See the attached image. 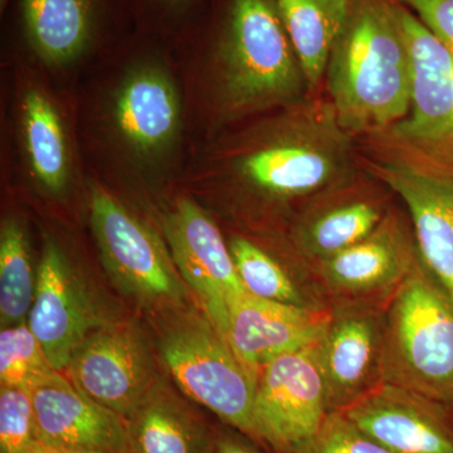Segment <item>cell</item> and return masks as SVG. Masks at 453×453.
I'll return each mask as SVG.
<instances>
[{
	"label": "cell",
	"instance_id": "obj_10",
	"mask_svg": "<svg viewBox=\"0 0 453 453\" xmlns=\"http://www.w3.org/2000/svg\"><path fill=\"white\" fill-rule=\"evenodd\" d=\"M77 388L122 419L162 380L145 334L134 323H107L74 351L64 372Z\"/></svg>",
	"mask_w": 453,
	"mask_h": 453
},
{
	"label": "cell",
	"instance_id": "obj_27",
	"mask_svg": "<svg viewBox=\"0 0 453 453\" xmlns=\"http://www.w3.org/2000/svg\"><path fill=\"white\" fill-rule=\"evenodd\" d=\"M37 442L31 392L0 386V453H28Z\"/></svg>",
	"mask_w": 453,
	"mask_h": 453
},
{
	"label": "cell",
	"instance_id": "obj_21",
	"mask_svg": "<svg viewBox=\"0 0 453 453\" xmlns=\"http://www.w3.org/2000/svg\"><path fill=\"white\" fill-rule=\"evenodd\" d=\"M308 88L324 79L336 37L347 19L350 0H275Z\"/></svg>",
	"mask_w": 453,
	"mask_h": 453
},
{
	"label": "cell",
	"instance_id": "obj_20",
	"mask_svg": "<svg viewBox=\"0 0 453 453\" xmlns=\"http://www.w3.org/2000/svg\"><path fill=\"white\" fill-rule=\"evenodd\" d=\"M115 121L122 138L142 154H157L172 142L179 125L174 86L155 68L130 74L115 101Z\"/></svg>",
	"mask_w": 453,
	"mask_h": 453
},
{
	"label": "cell",
	"instance_id": "obj_32",
	"mask_svg": "<svg viewBox=\"0 0 453 453\" xmlns=\"http://www.w3.org/2000/svg\"><path fill=\"white\" fill-rule=\"evenodd\" d=\"M452 413H453V408H452Z\"/></svg>",
	"mask_w": 453,
	"mask_h": 453
},
{
	"label": "cell",
	"instance_id": "obj_25",
	"mask_svg": "<svg viewBox=\"0 0 453 453\" xmlns=\"http://www.w3.org/2000/svg\"><path fill=\"white\" fill-rule=\"evenodd\" d=\"M37 270L23 226L17 219L3 222L0 231V326L27 323L35 300Z\"/></svg>",
	"mask_w": 453,
	"mask_h": 453
},
{
	"label": "cell",
	"instance_id": "obj_9",
	"mask_svg": "<svg viewBox=\"0 0 453 453\" xmlns=\"http://www.w3.org/2000/svg\"><path fill=\"white\" fill-rule=\"evenodd\" d=\"M315 344L276 357L259 369L253 434L256 443L275 453L294 452L330 413Z\"/></svg>",
	"mask_w": 453,
	"mask_h": 453
},
{
	"label": "cell",
	"instance_id": "obj_30",
	"mask_svg": "<svg viewBox=\"0 0 453 453\" xmlns=\"http://www.w3.org/2000/svg\"><path fill=\"white\" fill-rule=\"evenodd\" d=\"M205 453H262L258 443L231 426L211 428Z\"/></svg>",
	"mask_w": 453,
	"mask_h": 453
},
{
	"label": "cell",
	"instance_id": "obj_8",
	"mask_svg": "<svg viewBox=\"0 0 453 453\" xmlns=\"http://www.w3.org/2000/svg\"><path fill=\"white\" fill-rule=\"evenodd\" d=\"M419 258L412 223L388 211L365 240L312 265V273L330 308L387 309Z\"/></svg>",
	"mask_w": 453,
	"mask_h": 453
},
{
	"label": "cell",
	"instance_id": "obj_11",
	"mask_svg": "<svg viewBox=\"0 0 453 453\" xmlns=\"http://www.w3.org/2000/svg\"><path fill=\"white\" fill-rule=\"evenodd\" d=\"M387 309L332 308L315 353L329 412H342L383 383Z\"/></svg>",
	"mask_w": 453,
	"mask_h": 453
},
{
	"label": "cell",
	"instance_id": "obj_1",
	"mask_svg": "<svg viewBox=\"0 0 453 453\" xmlns=\"http://www.w3.org/2000/svg\"><path fill=\"white\" fill-rule=\"evenodd\" d=\"M324 77L334 115L348 135L381 134L405 118L412 62L396 2L350 0Z\"/></svg>",
	"mask_w": 453,
	"mask_h": 453
},
{
	"label": "cell",
	"instance_id": "obj_13",
	"mask_svg": "<svg viewBox=\"0 0 453 453\" xmlns=\"http://www.w3.org/2000/svg\"><path fill=\"white\" fill-rule=\"evenodd\" d=\"M27 323L58 372L65 371L89 334L107 324L85 283L52 238L44 240Z\"/></svg>",
	"mask_w": 453,
	"mask_h": 453
},
{
	"label": "cell",
	"instance_id": "obj_14",
	"mask_svg": "<svg viewBox=\"0 0 453 453\" xmlns=\"http://www.w3.org/2000/svg\"><path fill=\"white\" fill-rule=\"evenodd\" d=\"M393 453H453L452 408L395 384H380L342 412Z\"/></svg>",
	"mask_w": 453,
	"mask_h": 453
},
{
	"label": "cell",
	"instance_id": "obj_22",
	"mask_svg": "<svg viewBox=\"0 0 453 453\" xmlns=\"http://www.w3.org/2000/svg\"><path fill=\"white\" fill-rule=\"evenodd\" d=\"M33 49L52 65L73 61L88 46L94 27L92 0H23Z\"/></svg>",
	"mask_w": 453,
	"mask_h": 453
},
{
	"label": "cell",
	"instance_id": "obj_6",
	"mask_svg": "<svg viewBox=\"0 0 453 453\" xmlns=\"http://www.w3.org/2000/svg\"><path fill=\"white\" fill-rule=\"evenodd\" d=\"M350 138L339 127L330 104L325 109L308 107L291 135L244 157L241 173L275 198H316L344 177Z\"/></svg>",
	"mask_w": 453,
	"mask_h": 453
},
{
	"label": "cell",
	"instance_id": "obj_4",
	"mask_svg": "<svg viewBox=\"0 0 453 453\" xmlns=\"http://www.w3.org/2000/svg\"><path fill=\"white\" fill-rule=\"evenodd\" d=\"M412 62L411 105L384 131L395 160L453 177V56L410 9L396 2Z\"/></svg>",
	"mask_w": 453,
	"mask_h": 453
},
{
	"label": "cell",
	"instance_id": "obj_15",
	"mask_svg": "<svg viewBox=\"0 0 453 453\" xmlns=\"http://www.w3.org/2000/svg\"><path fill=\"white\" fill-rule=\"evenodd\" d=\"M330 316L332 309L300 308L244 291L229 300L226 339L257 378L276 357L315 344Z\"/></svg>",
	"mask_w": 453,
	"mask_h": 453
},
{
	"label": "cell",
	"instance_id": "obj_2",
	"mask_svg": "<svg viewBox=\"0 0 453 453\" xmlns=\"http://www.w3.org/2000/svg\"><path fill=\"white\" fill-rule=\"evenodd\" d=\"M383 377L453 408V300L422 258L387 308Z\"/></svg>",
	"mask_w": 453,
	"mask_h": 453
},
{
	"label": "cell",
	"instance_id": "obj_3",
	"mask_svg": "<svg viewBox=\"0 0 453 453\" xmlns=\"http://www.w3.org/2000/svg\"><path fill=\"white\" fill-rule=\"evenodd\" d=\"M160 357L179 390L255 441L256 380L204 312H177L164 325Z\"/></svg>",
	"mask_w": 453,
	"mask_h": 453
},
{
	"label": "cell",
	"instance_id": "obj_26",
	"mask_svg": "<svg viewBox=\"0 0 453 453\" xmlns=\"http://www.w3.org/2000/svg\"><path fill=\"white\" fill-rule=\"evenodd\" d=\"M56 369L28 323L0 332V386L31 389Z\"/></svg>",
	"mask_w": 453,
	"mask_h": 453
},
{
	"label": "cell",
	"instance_id": "obj_28",
	"mask_svg": "<svg viewBox=\"0 0 453 453\" xmlns=\"http://www.w3.org/2000/svg\"><path fill=\"white\" fill-rule=\"evenodd\" d=\"M292 453H393L356 427L344 414L330 412L314 436Z\"/></svg>",
	"mask_w": 453,
	"mask_h": 453
},
{
	"label": "cell",
	"instance_id": "obj_17",
	"mask_svg": "<svg viewBox=\"0 0 453 453\" xmlns=\"http://www.w3.org/2000/svg\"><path fill=\"white\" fill-rule=\"evenodd\" d=\"M372 173L407 205L419 256L453 300V177L395 159Z\"/></svg>",
	"mask_w": 453,
	"mask_h": 453
},
{
	"label": "cell",
	"instance_id": "obj_18",
	"mask_svg": "<svg viewBox=\"0 0 453 453\" xmlns=\"http://www.w3.org/2000/svg\"><path fill=\"white\" fill-rule=\"evenodd\" d=\"M332 192L316 196L292 234L295 252L311 266L365 240L388 211L375 196Z\"/></svg>",
	"mask_w": 453,
	"mask_h": 453
},
{
	"label": "cell",
	"instance_id": "obj_7",
	"mask_svg": "<svg viewBox=\"0 0 453 453\" xmlns=\"http://www.w3.org/2000/svg\"><path fill=\"white\" fill-rule=\"evenodd\" d=\"M91 225L107 273L125 294L159 308H178L186 283L159 237L104 188L89 198Z\"/></svg>",
	"mask_w": 453,
	"mask_h": 453
},
{
	"label": "cell",
	"instance_id": "obj_12",
	"mask_svg": "<svg viewBox=\"0 0 453 453\" xmlns=\"http://www.w3.org/2000/svg\"><path fill=\"white\" fill-rule=\"evenodd\" d=\"M163 226L179 275L226 338L229 300L246 291L229 244L213 219L190 199H179Z\"/></svg>",
	"mask_w": 453,
	"mask_h": 453
},
{
	"label": "cell",
	"instance_id": "obj_24",
	"mask_svg": "<svg viewBox=\"0 0 453 453\" xmlns=\"http://www.w3.org/2000/svg\"><path fill=\"white\" fill-rule=\"evenodd\" d=\"M22 127L33 173L50 192H61L70 169L64 127L55 106L37 89L23 98Z\"/></svg>",
	"mask_w": 453,
	"mask_h": 453
},
{
	"label": "cell",
	"instance_id": "obj_19",
	"mask_svg": "<svg viewBox=\"0 0 453 453\" xmlns=\"http://www.w3.org/2000/svg\"><path fill=\"white\" fill-rule=\"evenodd\" d=\"M124 421L127 453H205L213 428L163 378Z\"/></svg>",
	"mask_w": 453,
	"mask_h": 453
},
{
	"label": "cell",
	"instance_id": "obj_29",
	"mask_svg": "<svg viewBox=\"0 0 453 453\" xmlns=\"http://www.w3.org/2000/svg\"><path fill=\"white\" fill-rule=\"evenodd\" d=\"M418 18L453 56V0H396Z\"/></svg>",
	"mask_w": 453,
	"mask_h": 453
},
{
	"label": "cell",
	"instance_id": "obj_5",
	"mask_svg": "<svg viewBox=\"0 0 453 453\" xmlns=\"http://www.w3.org/2000/svg\"><path fill=\"white\" fill-rule=\"evenodd\" d=\"M222 64L226 98L237 111L290 103L308 88L281 18L268 0H232Z\"/></svg>",
	"mask_w": 453,
	"mask_h": 453
},
{
	"label": "cell",
	"instance_id": "obj_16",
	"mask_svg": "<svg viewBox=\"0 0 453 453\" xmlns=\"http://www.w3.org/2000/svg\"><path fill=\"white\" fill-rule=\"evenodd\" d=\"M38 442L127 453L125 421L55 371L29 389Z\"/></svg>",
	"mask_w": 453,
	"mask_h": 453
},
{
	"label": "cell",
	"instance_id": "obj_31",
	"mask_svg": "<svg viewBox=\"0 0 453 453\" xmlns=\"http://www.w3.org/2000/svg\"><path fill=\"white\" fill-rule=\"evenodd\" d=\"M28 453H105L95 451V449H71V447H57L44 445V443L37 442L32 447Z\"/></svg>",
	"mask_w": 453,
	"mask_h": 453
},
{
	"label": "cell",
	"instance_id": "obj_23",
	"mask_svg": "<svg viewBox=\"0 0 453 453\" xmlns=\"http://www.w3.org/2000/svg\"><path fill=\"white\" fill-rule=\"evenodd\" d=\"M235 270L243 288L262 299L306 309H332L311 270L294 271L241 235L229 241Z\"/></svg>",
	"mask_w": 453,
	"mask_h": 453
}]
</instances>
